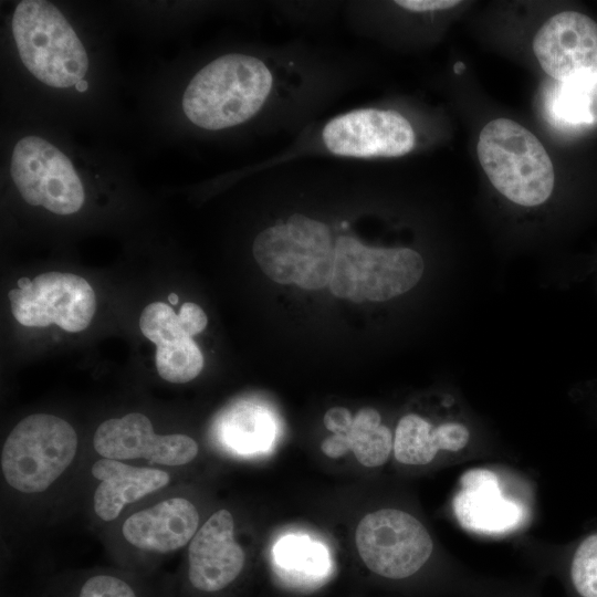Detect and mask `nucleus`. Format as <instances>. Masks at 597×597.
Instances as JSON below:
<instances>
[{"instance_id": "f257e3e1", "label": "nucleus", "mask_w": 597, "mask_h": 597, "mask_svg": "<svg viewBox=\"0 0 597 597\" xmlns=\"http://www.w3.org/2000/svg\"><path fill=\"white\" fill-rule=\"evenodd\" d=\"M272 88V75L259 59L220 56L202 67L182 96L187 118L201 128L222 129L253 117Z\"/></svg>"}, {"instance_id": "f03ea898", "label": "nucleus", "mask_w": 597, "mask_h": 597, "mask_svg": "<svg viewBox=\"0 0 597 597\" xmlns=\"http://www.w3.org/2000/svg\"><path fill=\"white\" fill-rule=\"evenodd\" d=\"M476 153L493 187L512 202L535 207L552 195V160L537 137L519 123L489 122L479 135Z\"/></svg>"}, {"instance_id": "7ed1b4c3", "label": "nucleus", "mask_w": 597, "mask_h": 597, "mask_svg": "<svg viewBox=\"0 0 597 597\" xmlns=\"http://www.w3.org/2000/svg\"><path fill=\"white\" fill-rule=\"evenodd\" d=\"M12 32L23 64L38 80L59 88L83 80L88 69L86 51L51 2L21 1L13 12Z\"/></svg>"}, {"instance_id": "20e7f679", "label": "nucleus", "mask_w": 597, "mask_h": 597, "mask_svg": "<svg viewBox=\"0 0 597 597\" xmlns=\"http://www.w3.org/2000/svg\"><path fill=\"white\" fill-rule=\"evenodd\" d=\"M421 255L408 248H370L353 237H338L329 290L356 303L383 302L411 290L421 279Z\"/></svg>"}, {"instance_id": "39448f33", "label": "nucleus", "mask_w": 597, "mask_h": 597, "mask_svg": "<svg viewBox=\"0 0 597 597\" xmlns=\"http://www.w3.org/2000/svg\"><path fill=\"white\" fill-rule=\"evenodd\" d=\"M253 256L274 282L318 290L329 284L334 244L326 224L300 213L260 232Z\"/></svg>"}, {"instance_id": "423d86ee", "label": "nucleus", "mask_w": 597, "mask_h": 597, "mask_svg": "<svg viewBox=\"0 0 597 597\" xmlns=\"http://www.w3.org/2000/svg\"><path fill=\"white\" fill-rule=\"evenodd\" d=\"M76 448L77 436L67 421L49 413L30 415L3 444L4 479L22 493L43 492L69 468Z\"/></svg>"}, {"instance_id": "0eeeda50", "label": "nucleus", "mask_w": 597, "mask_h": 597, "mask_svg": "<svg viewBox=\"0 0 597 597\" xmlns=\"http://www.w3.org/2000/svg\"><path fill=\"white\" fill-rule=\"evenodd\" d=\"M355 541L365 565L390 579L416 574L433 549L426 527L409 513L395 509L365 515L357 526Z\"/></svg>"}, {"instance_id": "6e6552de", "label": "nucleus", "mask_w": 597, "mask_h": 597, "mask_svg": "<svg viewBox=\"0 0 597 597\" xmlns=\"http://www.w3.org/2000/svg\"><path fill=\"white\" fill-rule=\"evenodd\" d=\"M13 317L23 326L51 324L71 333L85 329L96 311L90 283L75 274L46 272L33 280L21 277L8 293Z\"/></svg>"}, {"instance_id": "1a4fd4ad", "label": "nucleus", "mask_w": 597, "mask_h": 597, "mask_svg": "<svg viewBox=\"0 0 597 597\" xmlns=\"http://www.w3.org/2000/svg\"><path fill=\"white\" fill-rule=\"evenodd\" d=\"M11 177L22 198L56 214H72L84 203V188L71 160L54 145L27 136L14 146Z\"/></svg>"}, {"instance_id": "9d476101", "label": "nucleus", "mask_w": 597, "mask_h": 597, "mask_svg": "<svg viewBox=\"0 0 597 597\" xmlns=\"http://www.w3.org/2000/svg\"><path fill=\"white\" fill-rule=\"evenodd\" d=\"M208 318L191 302L179 313L163 302L148 304L139 317L143 335L156 345V368L159 376L174 384L195 379L203 367V356L192 336L202 332Z\"/></svg>"}, {"instance_id": "9b49d317", "label": "nucleus", "mask_w": 597, "mask_h": 597, "mask_svg": "<svg viewBox=\"0 0 597 597\" xmlns=\"http://www.w3.org/2000/svg\"><path fill=\"white\" fill-rule=\"evenodd\" d=\"M534 54L555 82L597 86V22L577 11L551 17L533 39Z\"/></svg>"}, {"instance_id": "f8f14e48", "label": "nucleus", "mask_w": 597, "mask_h": 597, "mask_svg": "<svg viewBox=\"0 0 597 597\" xmlns=\"http://www.w3.org/2000/svg\"><path fill=\"white\" fill-rule=\"evenodd\" d=\"M323 142L328 151L337 156L399 157L413 149L416 134L408 119L398 112L364 108L327 122Z\"/></svg>"}, {"instance_id": "ddd939ff", "label": "nucleus", "mask_w": 597, "mask_h": 597, "mask_svg": "<svg viewBox=\"0 0 597 597\" xmlns=\"http://www.w3.org/2000/svg\"><path fill=\"white\" fill-rule=\"evenodd\" d=\"M93 444L103 458H142L165 465L186 464L198 453L192 438L179 433L157 434L150 420L140 412L102 422L94 433Z\"/></svg>"}, {"instance_id": "4468645a", "label": "nucleus", "mask_w": 597, "mask_h": 597, "mask_svg": "<svg viewBox=\"0 0 597 597\" xmlns=\"http://www.w3.org/2000/svg\"><path fill=\"white\" fill-rule=\"evenodd\" d=\"M233 530L231 513L220 510L192 537L188 548V577L196 589L219 591L241 573L244 552L234 541Z\"/></svg>"}, {"instance_id": "2eb2a0df", "label": "nucleus", "mask_w": 597, "mask_h": 597, "mask_svg": "<svg viewBox=\"0 0 597 597\" xmlns=\"http://www.w3.org/2000/svg\"><path fill=\"white\" fill-rule=\"evenodd\" d=\"M198 524L196 506L184 498H171L134 513L122 531L125 540L139 549L169 553L192 540Z\"/></svg>"}, {"instance_id": "dca6fc26", "label": "nucleus", "mask_w": 597, "mask_h": 597, "mask_svg": "<svg viewBox=\"0 0 597 597\" xmlns=\"http://www.w3.org/2000/svg\"><path fill=\"white\" fill-rule=\"evenodd\" d=\"M100 480L93 502L94 511L103 521L115 520L126 504L166 486L170 476L159 469L136 468L114 459H100L92 467Z\"/></svg>"}, {"instance_id": "f3484780", "label": "nucleus", "mask_w": 597, "mask_h": 597, "mask_svg": "<svg viewBox=\"0 0 597 597\" xmlns=\"http://www.w3.org/2000/svg\"><path fill=\"white\" fill-rule=\"evenodd\" d=\"M461 483L453 505L463 526L501 532L520 520V507L500 494L496 478L489 470H471L461 478Z\"/></svg>"}, {"instance_id": "a211bd4d", "label": "nucleus", "mask_w": 597, "mask_h": 597, "mask_svg": "<svg viewBox=\"0 0 597 597\" xmlns=\"http://www.w3.org/2000/svg\"><path fill=\"white\" fill-rule=\"evenodd\" d=\"M470 439L469 429L461 422L447 421L431 425L425 418L409 413L396 428L392 451L398 462L409 465L430 463L439 450L457 452Z\"/></svg>"}, {"instance_id": "6ab92c4d", "label": "nucleus", "mask_w": 597, "mask_h": 597, "mask_svg": "<svg viewBox=\"0 0 597 597\" xmlns=\"http://www.w3.org/2000/svg\"><path fill=\"white\" fill-rule=\"evenodd\" d=\"M350 450L359 463L374 468L384 464L392 450L390 429L381 425V418L373 408L360 409L347 431Z\"/></svg>"}, {"instance_id": "aec40b11", "label": "nucleus", "mask_w": 597, "mask_h": 597, "mask_svg": "<svg viewBox=\"0 0 597 597\" xmlns=\"http://www.w3.org/2000/svg\"><path fill=\"white\" fill-rule=\"evenodd\" d=\"M596 88L584 83L556 82L546 103L551 119L568 126L593 124L596 119L593 108Z\"/></svg>"}, {"instance_id": "412c9836", "label": "nucleus", "mask_w": 597, "mask_h": 597, "mask_svg": "<svg viewBox=\"0 0 597 597\" xmlns=\"http://www.w3.org/2000/svg\"><path fill=\"white\" fill-rule=\"evenodd\" d=\"M568 579L576 597H597V532L585 536L575 547Z\"/></svg>"}, {"instance_id": "4be33fe9", "label": "nucleus", "mask_w": 597, "mask_h": 597, "mask_svg": "<svg viewBox=\"0 0 597 597\" xmlns=\"http://www.w3.org/2000/svg\"><path fill=\"white\" fill-rule=\"evenodd\" d=\"M229 436L238 448L252 449L270 436V425L261 413L242 411L234 417Z\"/></svg>"}, {"instance_id": "5701e85b", "label": "nucleus", "mask_w": 597, "mask_h": 597, "mask_svg": "<svg viewBox=\"0 0 597 597\" xmlns=\"http://www.w3.org/2000/svg\"><path fill=\"white\" fill-rule=\"evenodd\" d=\"M78 597H136V594L118 577L96 575L83 584Z\"/></svg>"}, {"instance_id": "b1692460", "label": "nucleus", "mask_w": 597, "mask_h": 597, "mask_svg": "<svg viewBox=\"0 0 597 597\" xmlns=\"http://www.w3.org/2000/svg\"><path fill=\"white\" fill-rule=\"evenodd\" d=\"M290 547L282 548L281 554H279L283 566L310 573L323 572L324 558L321 549L293 548L292 542Z\"/></svg>"}, {"instance_id": "393cba45", "label": "nucleus", "mask_w": 597, "mask_h": 597, "mask_svg": "<svg viewBox=\"0 0 597 597\" xmlns=\"http://www.w3.org/2000/svg\"><path fill=\"white\" fill-rule=\"evenodd\" d=\"M353 418L350 411L345 407H333L324 416V425L333 433H347Z\"/></svg>"}, {"instance_id": "a878e982", "label": "nucleus", "mask_w": 597, "mask_h": 597, "mask_svg": "<svg viewBox=\"0 0 597 597\" xmlns=\"http://www.w3.org/2000/svg\"><path fill=\"white\" fill-rule=\"evenodd\" d=\"M395 3L406 10L413 12H426L444 10L457 7L461 3L458 0H398Z\"/></svg>"}, {"instance_id": "bb28decb", "label": "nucleus", "mask_w": 597, "mask_h": 597, "mask_svg": "<svg viewBox=\"0 0 597 597\" xmlns=\"http://www.w3.org/2000/svg\"><path fill=\"white\" fill-rule=\"evenodd\" d=\"M324 454L336 459L350 451V443L346 433H332L321 444Z\"/></svg>"}, {"instance_id": "cd10ccee", "label": "nucleus", "mask_w": 597, "mask_h": 597, "mask_svg": "<svg viewBox=\"0 0 597 597\" xmlns=\"http://www.w3.org/2000/svg\"><path fill=\"white\" fill-rule=\"evenodd\" d=\"M75 87L78 92H84L87 90L88 84L85 80H81L80 82L76 83Z\"/></svg>"}, {"instance_id": "c85d7f7f", "label": "nucleus", "mask_w": 597, "mask_h": 597, "mask_svg": "<svg viewBox=\"0 0 597 597\" xmlns=\"http://www.w3.org/2000/svg\"><path fill=\"white\" fill-rule=\"evenodd\" d=\"M168 300L170 304L176 305L178 303V295L176 293H170Z\"/></svg>"}, {"instance_id": "c756f323", "label": "nucleus", "mask_w": 597, "mask_h": 597, "mask_svg": "<svg viewBox=\"0 0 597 597\" xmlns=\"http://www.w3.org/2000/svg\"><path fill=\"white\" fill-rule=\"evenodd\" d=\"M464 70V64L461 62H457L454 65V72L457 74H460Z\"/></svg>"}]
</instances>
